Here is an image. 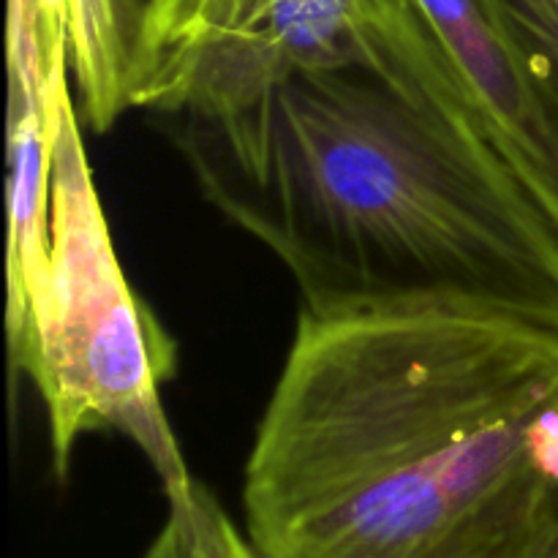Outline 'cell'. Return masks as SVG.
<instances>
[{"instance_id":"obj_5","label":"cell","mask_w":558,"mask_h":558,"mask_svg":"<svg viewBox=\"0 0 558 558\" xmlns=\"http://www.w3.org/2000/svg\"><path fill=\"white\" fill-rule=\"evenodd\" d=\"M71 85L96 134L131 109L136 0H65Z\"/></svg>"},{"instance_id":"obj_7","label":"cell","mask_w":558,"mask_h":558,"mask_svg":"<svg viewBox=\"0 0 558 558\" xmlns=\"http://www.w3.org/2000/svg\"><path fill=\"white\" fill-rule=\"evenodd\" d=\"M210 0H136L131 107L153 109Z\"/></svg>"},{"instance_id":"obj_3","label":"cell","mask_w":558,"mask_h":558,"mask_svg":"<svg viewBox=\"0 0 558 558\" xmlns=\"http://www.w3.org/2000/svg\"><path fill=\"white\" fill-rule=\"evenodd\" d=\"M9 341L47 409L60 480L80 436L114 430L140 447L167 496L196 483L161 401L174 341L120 270L71 87L54 109L47 240L31 281L9 298Z\"/></svg>"},{"instance_id":"obj_9","label":"cell","mask_w":558,"mask_h":558,"mask_svg":"<svg viewBox=\"0 0 558 558\" xmlns=\"http://www.w3.org/2000/svg\"><path fill=\"white\" fill-rule=\"evenodd\" d=\"M543 558H558V510H556V521H554V529H550V537H548V545H545Z\"/></svg>"},{"instance_id":"obj_6","label":"cell","mask_w":558,"mask_h":558,"mask_svg":"<svg viewBox=\"0 0 558 558\" xmlns=\"http://www.w3.org/2000/svg\"><path fill=\"white\" fill-rule=\"evenodd\" d=\"M142 558H262L202 483L167 496V521Z\"/></svg>"},{"instance_id":"obj_1","label":"cell","mask_w":558,"mask_h":558,"mask_svg":"<svg viewBox=\"0 0 558 558\" xmlns=\"http://www.w3.org/2000/svg\"><path fill=\"white\" fill-rule=\"evenodd\" d=\"M556 510V330L300 314L245 463L262 558H543Z\"/></svg>"},{"instance_id":"obj_8","label":"cell","mask_w":558,"mask_h":558,"mask_svg":"<svg viewBox=\"0 0 558 558\" xmlns=\"http://www.w3.org/2000/svg\"><path fill=\"white\" fill-rule=\"evenodd\" d=\"M558 107V0H488Z\"/></svg>"},{"instance_id":"obj_2","label":"cell","mask_w":558,"mask_h":558,"mask_svg":"<svg viewBox=\"0 0 558 558\" xmlns=\"http://www.w3.org/2000/svg\"><path fill=\"white\" fill-rule=\"evenodd\" d=\"M213 207L305 314L466 308L558 332V223L496 156L363 63L169 114Z\"/></svg>"},{"instance_id":"obj_4","label":"cell","mask_w":558,"mask_h":558,"mask_svg":"<svg viewBox=\"0 0 558 558\" xmlns=\"http://www.w3.org/2000/svg\"><path fill=\"white\" fill-rule=\"evenodd\" d=\"M357 63L499 158L558 223V107L488 0H352Z\"/></svg>"}]
</instances>
